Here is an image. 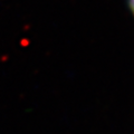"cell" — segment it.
<instances>
[{
	"label": "cell",
	"mask_w": 134,
	"mask_h": 134,
	"mask_svg": "<svg viewBox=\"0 0 134 134\" xmlns=\"http://www.w3.org/2000/svg\"><path fill=\"white\" fill-rule=\"evenodd\" d=\"M127 3H129L130 9H131V11L133 12V15H134V0H127Z\"/></svg>",
	"instance_id": "cell-1"
}]
</instances>
